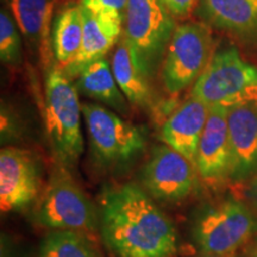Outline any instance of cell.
<instances>
[{"instance_id": "cell-21", "label": "cell", "mask_w": 257, "mask_h": 257, "mask_svg": "<svg viewBox=\"0 0 257 257\" xmlns=\"http://www.w3.org/2000/svg\"><path fill=\"white\" fill-rule=\"evenodd\" d=\"M18 27L6 10L0 12V59L3 63L17 64L22 55Z\"/></svg>"}, {"instance_id": "cell-5", "label": "cell", "mask_w": 257, "mask_h": 257, "mask_svg": "<svg viewBox=\"0 0 257 257\" xmlns=\"http://www.w3.org/2000/svg\"><path fill=\"white\" fill-rule=\"evenodd\" d=\"M35 220L51 230L78 231L88 236L99 229V214L63 165L51 170Z\"/></svg>"}, {"instance_id": "cell-16", "label": "cell", "mask_w": 257, "mask_h": 257, "mask_svg": "<svg viewBox=\"0 0 257 257\" xmlns=\"http://www.w3.org/2000/svg\"><path fill=\"white\" fill-rule=\"evenodd\" d=\"M83 18V36L81 49L72 62L64 67V74L75 78L81 70L95 61L104 59L112 47L120 40L123 24L100 18L80 5Z\"/></svg>"}, {"instance_id": "cell-26", "label": "cell", "mask_w": 257, "mask_h": 257, "mask_svg": "<svg viewBox=\"0 0 257 257\" xmlns=\"http://www.w3.org/2000/svg\"><path fill=\"white\" fill-rule=\"evenodd\" d=\"M252 257H257V246H256V250H255V252H253Z\"/></svg>"}, {"instance_id": "cell-17", "label": "cell", "mask_w": 257, "mask_h": 257, "mask_svg": "<svg viewBox=\"0 0 257 257\" xmlns=\"http://www.w3.org/2000/svg\"><path fill=\"white\" fill-rule=\"evenodd\" d=\"M76 89L88 98L110 106L119 113L128 111L127 99L118 86L107 60L100 59L76 75Z\"/></svg>"}, {"instance_id": "cell-15", "label": "cell", "mask_w": 257, "mask_h": 257, "mask_svg": "<svg viewBox=\"0 0 257 257\" xmlns=\"http://www.w3.org/2000/svg\"><path fill=\"white\" fill-rule=\"evenodd\" d=\"M198 9L208 24L245 43H257V0H200Z\"/></svg>"}, {"instance_id": "cell-1", "label": "cell", "mask_w": 257, "mask_h": 257, "mask_svg": "<svg viewBox=\"0 0 257 257\" xmlns=\"http://www.w3.org/2000/svg\"><path fill=\"white\" fill-rule=\"evenodd\" d=\"M102 240L118 257H173L178 233L148 193L126 184L106 189L99 211Z\"/></svg>"}, {"instance_id": "cell-22", "label": "cell", "mask_w": 257, "mask_h": 257, "mask_svg": "<svg viewBox=\"0 0 257 257\" xmlns=\"http://www.w3.org/2000/svg\"><path fill=\"white\" fill-rule=\"evenodd\" d=\"M128 0H81L80 5L100 18L123 24Z\"/></svg>"}, {"instance_id": "cell-9", "label": "cell", "mask_w": 257, "mask_h": 257, "mask_svg": "<svg viewBox=\"0 0 257 257\" xmlns=\"http://www.w3.org/2000/svg\"><path fill=\"white\" fill-rule=\"evenodd\" d=\"M195 166L168 146L154 148L141 172L146 192L154 199L176 202L187 198L194 188Z\"/></svg>"}, {"instance_id": "cell-19", "label": "cell", "mask_w": 257, "mask_h": 257, "mask_svg": "<svg viewBox=\"0 0 257 257\" xmlns=\"http://www.w3.org/2000/svg\"><path fill=\"white\" fill-rule=\"evenodd\" d=\"M83 18L80 4L64 8L57 15L53 29L54 56L61 66L67 67L81 49Z\"/></svg>"}, {"instance_id": "cell-25", "label": "cell", "mask_w": 257, "mask_h": 257, "mask_svg": "<svg viewBox=\"0 0 257 257\" xmlns=\"http://www.w3.org/2000/svg\"><path fill=\"white\" fill-rule=\"evenodd\" d=\"M201 257H227V255H205L202 253Z\"/></svg>"}, {"instance_id": "cell-3", "label": "cell", "mask_w": 257, "mask_h": 257, "mask_svg": "<svg viewBox=\"0 0 257 257\" xmlns=\"http://www.w3.org/2000/svg\"><path fill=\"white\" fill-rule=\"evenodd\" d=\"M81 104L78 89L63 70L50 69L46 81L44 121L49 142L61 165L72 167L83 153Z\"/></svg>"}, {"instance_id": "cell-8", "label": "cell", "mask_w": 257, "mask_h": 257, "mask_svg": "<svg viewBox=\"0 0 257 257\" xmlns=\"http://www.w3.org/2000/svg\"><path fill=\"white\" fill-rule=\"evenodd\" d=\"M93 155L105 167L128 165L146 147L143 131L104 106L81 105Z\"/></svg>"}, {"instance_id": "cell-13", "label": "cell", "mask_w": 257, "mask_h": 257, "mask_svg": "<svg viewBox=\"0 0 257 257\" xmlns=\"http://www.w3.org/2000/svg\"><path fill=\"white\" fill-rule=\"evenodd\" d=\"M207 107L204 102L192 98L184 102L165 121L161 128V140L194 165L199 142L206 126ZM195 166V165H194Z\"/></svg>"}, {"instance_id": "cell-18", "label": "cell", "mask_w": 257, "mask_h": 257, "mask_svg": "<svg viewBox=\"0 0 257 257\" xmlns=\"http://www.w3.org/2000/svg\"><path fill=\"white\" fill-rule=\"evenodd\" d=\"M111 67L115 81L127 101L138 107H148L152 99L148 78L137 66L124 36L115 48Z\"/></svg>"}, {"instance_id": "cell-23", "label": "cell", "mask_w": 257, "mask_h": 257, "mask_svg": "<svg viewBox=\"0 0 257 257\" xmlns=\"http://www.w3.org/2000/svg\"><path fill=\"white\" fill-rule=\"evenodd\" d=\"M200 0H162L174 17H186L193 11Z\"/></svg>"}, {"instance_id": "cell-14", "label": "cell", "mask_w": 257, "mask_h": 257, "mask_svg": "<svg viewBox=\"0 0 257 257\" xmlns=\"http://www.w3.org/2000/svg\"><path fill=\"white\" fill-rule=\"evenodd\" d=\"M54 5L55 0H10L16 24L43 66H49L54 54Z\"/></svg>"}, {"instance_id": "cell-11", "label": "cell", "mask_w": 257, "mask_h": 257, "mask_svg": "<svg viewBox=\"0 0 257 257\" xmlns=\"http://www.w3.org/2000/svg\"><path fill=\"white\" fill-rule=\"evenodd\" d=\"M227 110L210 107L206 126L199 142L195 169L205 181L230 179L231 148L227 126Z\"/></svg>"}, {"instance_id": "cell-7", "label": "cell", "mask_w": 257, "mask_h": 257, "mask_svg": "<svg viewBox=\"0 0 257 257\" xmlns=\"http://www.w3.org/2000/svg\"><path fill=\"white\" fill-rule=\"evenodd\" d=\"M212 48L207 25L185 23L175 28L161 66V78L169 94H179L200 78L212 59Z\"/></svg>"}, {"instance_id": "cell-10", "label": "cell", "mask_w": 257, "mask_h": 257, "mask_svg": "<svg viewBox=\"0 0 257 257\" xmlns=\"http://www.w3.org/2000/svg\"><path fill=\"white\" fill-rule=\"evenodd\" d=\"M40 192L37 161L28 150L6 147L0 152V208L11 213L27 208Z\"/></svg>"}, {"instance_id": "cell-20", "label": "cell", "mask_w": 257, "mask_h": 257, "mask_svg": "<svg viewBox=\"0 0 257 257\" xmlns=\"http://www.w3.org/2000/svg\"><path fill=\"white\" fill-rule=\"evenodd\" d=\"M38 257H101L88 234L53 230L42 240Z\"/></svg>"}, {"instance_id": "cell-2", "label": "cell", "mask_w": 257, "mask_h": 257, "mask_svg": "<svg viewBox=\"0 0 257 257\" xmlns=\"http://www.w3.org/2000/svg\"><path fill=\"white\" fill-rule=\"evenodd\" d=\"M192 98L208 108L257 106V67L243 60L236 48L218 51L195 81Z\"/></svg>"}, {"instance_id": "cell-4", "label": "cell", "mask_w": 257, "mask_h": 257, "mask_svg": "<svg viewBox=\"0 0 257 257\" xmlns=\"http://www.w3.org/2000/svg\"><path fill=\"white\" fill-rule=\"evenodd\" d=\"M175 28L174 16L162 0H128L123 36L148 79L162 66Z\"/></svg>"}, {"instance_id": "cell-12", "label": "cell", "mask_w": 257, "mask_h": 257, "mask_svg": "<svg viewBox=\"0 0 257 257\" xmlns=\"http://www.w3.org/2000/svg\"><path fill=\"white\" fill-rule=\"evenodd\" d=\"M231 148L230 179L244 181L257 175V106L240 105L227 110Z\"/></svg>"}, {"instance_id": "cell-24", "label": "cell", "mask_w": 257, "mask_h": 257, "mask_svg": "<svg viewBox=\"0 0 257 257\" xmlns=\"http://www.w3.org/2000/svg\"><path fill=\"white\" fill-rule=\"evenodd\" d=\"M249 195H250V198H251L252 200L257 204V175L253 178L251 185H250Z\"/></svg>"}, {"instance_id": "cell-6", "label": "cell", "mask_w": 257, "mask_h": 257, "mask_svg": "<svg viewBox=\"0 0 257 257\" xmlns=\"http://www.w3.org/2000/svg\"><path fill=\"white\" fill-rule=\"evenodd\" d=\"M257 231V220L243 202L229 199L199 212L193 240L205 255H230Z\"/></svg>"}]
</instances>
